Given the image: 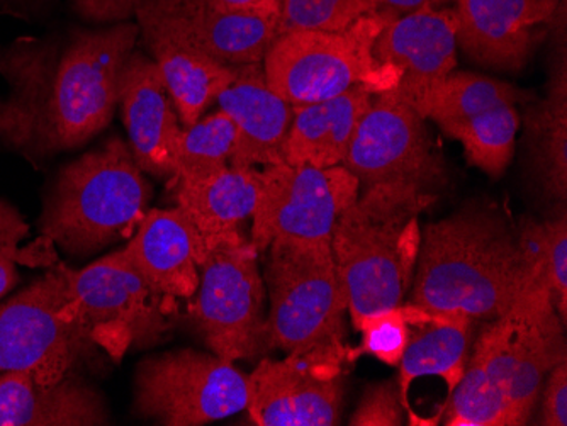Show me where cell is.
<instances>
[{
	"label": "cell",
	"instance_id": "cell-35",
	"mask_svg": "<svg viewBox=\"0 0 567 426\" xmlns=\"http://www.w3.org/2000/svg\"><path fill=\"white\" fill-rule=\"evenodd\" d=\"M404 409L398 381H385L365 391L350 418V425L400 426L404 422Z\"/></svg>",
	"mask_w": 567,
	"mask_h": 426
},
{
	"label": "cell",
	"instance_id": "cell-11",
	"mask_svg": "<svg viewBox=\"0 0 567 426\" xmlns=\"http://www.w3.org/2000/svg\"><path fill=\"white\" fill-rule=\"evenodd\" d=\"M423 121L393 91L375 94L357 126L343 167L364 189L406 184L433 193L444 174Z\"/></svg>",
	"mask_w": 567,
	"mask_h": 426
},
{
	"label": "cell",
	"instance_id": "cell-3",
	"mask_svg": "<svg viewBox=\"0 0 567 426\" xmlns=\"http://www.w3.org/2000/svg\"><path fill=\"white\" fill-rule=\"evenodd\" d=\"M429 190L406 184L365 187L334 222L331 252L353 329L362 318L403 304L415 276L419 215Z\"/></svg>",
	"mask_w": 567,
	"mask_h": 426
},
{
	"label": "cell",
	"instance_id": "cell-4",
	"mask_svg": "<svg viewBox=\"0 0 567 426\" xmlns=\"http://www.w3.org/2000/svg\"><path fill=\"white\" fill-rule=\"evenodd\" d=\"M152 187L120 136L89 149L56 174L44 200L43 233L73 256L132 237L148 212Z\"/></svg>",
	"mask_w": 567,
	"mask_h": 426
},
{
	"label": "cell",
	"instance_id": "cell-37",
	"mask_svg": "<svg viewBox=\"0 0 567 426\" xmlns=\"http://www.w3.org/2000/svg\"><path fill=\"white\" fill-rule=\"evenodd\" d=\"M543 416L540 425H567V361L550 371L543 389Z\"/></svg>",
	"mask_w": 567,
	"mask_h": 426
},
{
	"label": "cell",
	"instance_id": "cell-18",
	"mask_svg": "<svg viewBox=\"0 0 567 426\" xmlns=\"http://www.w3.org/2000/svg\"><path fill=\"white\" fill-rule=\"evenodd\" d=\"M121 252L157 298L196 294L206 241L178 206L148 209Z\"/></svg>",
	"mask_w": 567,
	"mask_h": 426
},
{
	"label": "cell",
	"instance_id": "cell-36",
	"mask_svg": "<svg viewBox=\"0 0 567 426\" xmlns=\"http://www.w3.org/2000/svg\"><path fill=\"white\" fill-rule=\"evenodd\" d=\"M143 0H72V9L82 21L107 27L136 18Z\"/></svg>",
	"mask_w": 567,
	"mask_h": 426
},
{
	"label": "cell",
	"instance_id": "cell-24",
	"mask_svg": "<svg viewBox=\"0 0 567 426\" xmlns=\"http://www.w3.org/2000/svg\"><path fill=\"white\" fill-rule=\"evenodd\" d=\"M374 95L365 85H353L337 97L295 107L284 146L286 164L318 168L343 165L357 126Z\"/></svg>",
	"mask_w": 567,
	"mask_h": 426
},
{
	"label": "cell",
	"instance_id": "cell-28",
	"mask_svg": "<svg viewBox=\"0 0 567 426\" xmlns=\"http://www.w3.org/2000/svg\"><path fill=\"white\" fill-rule=\"evenodd\" d=\"M520 101L522 92L508 82L454 70L411 107L423 120L435 121L444 129L449 124L466 120L480 111L502 104H518Z\"/></svg>",
	"mask_w": 567,
	"mask_h": 426
},
{
	"label": "cell",
	"instance_id": "cell-25",
	"mask_svg": "<svg viewBox=\"0 0 567 426\" xmlns=\"http://www.w3.org/2000/svg\"><path fill=\"white\" fill-rule=\"evenodd\" d=\"M517 333L508 394V426L527 425L550 371L567 361L566 340L556 308H515Z\"/></svg>",
	"mask_w": 567,
	"mask_h": 426
},
{
	"label": "cell",
	"instance_id": "cell-5",
	"mask_svg": "<svg viewBox=\"0 0 567 426\" xmlns=\"http://www.w3.org/2000/svg\"><path fill=\"white\" fill-rule=\"evenodd\" d=\"M385 22L381 15H365L343 31L279 34L262 62L267 82L292 107L328 101L353 85L374 94L391 91L396 73L374 59Z\"/></svg>",
	"mask_w": 567,
	"mask_h": 426
},
{
	"label": "cell",
	"instance_id": "cell-29",
	"mask_svg": "<svg viewBox=\"0 0 567 426\" xmlns=\"http://www.w3.org/2000/svg\"><path fill=\"white\" fill-rule=\"evenodd\" d=\"M518 128L517 104H502L449 124L442 132L461 143L471 165L489 177H502L515 154Z\"/></svg>",
	"mask_w": 567,
	"mask_h": 426
},
{
	"label": "cell",
	"instance_id": "cell-1",
	"mask_svg": "<svg viewBox=\"0 0 567 426\" xmlns=\"http://www.w3.org/2000/svg\"><path fill=\"white\" fill-rule=\"evenodd\" d=\"M140 40L136 22L72 27L16 38L0 48V145L38 165L82 148L117 110L127 56Z\"/></svg>",
	"mask_w": 567,
	"mask_h": 426
},
{
	"label": "cell",
	"instance_id": "cell-38",
	"mask_svg": "<svg viewBox=\"0 0 567 426\" xmlns=\"http://www.w3.org/2000/svg\"><path fill=\"white\" fill-rule=\"evenodd\" d=\"M447 2H454V0H374V9L375 15H381L385 21H393L419 9L444 8Z\"/></svg>",
	"mask_w": 567,
	"mask_h": 426
},
{
	"label": "cell",
	"instance_id": "cell-9",
	"mask_svg": "<svg viewBox=\"0 0 567 426\" xmlns=\"http://www.w3.org/2000/svg\"><path fill=\"white\" fill-rule=\"evenodd\" d=\"M359 194V180L343 165L264 167L250 241L257 252L272 241H331L334 222Z\"/></svg>",
	"mask_w": 567,
	"mask_h": 426
},
{
	"label": "cell",
	"instance_id": "cell-13",
	"mask_svg": "<svg viewBox=\"0 0 567 426\" xmlns=\"http://www.w3.org/2000/svg\"><path fill=\"white\" fill-rule=\"evenodd\" d=\"M65 313L79 324L85 339L116 343L124 349L152 321V299L157 298L127 262L121 250L82 270L66 269Z\"/></svg>",
	"mask_w": 567,
	"mask_h": 426
},
{
	"label": "cell",
	"instance_id": "cell-27",
	"mask_svg": "<svg viewBox=\"0 0 567 426\" xmlns=\"http://www.w3.org/2000/svg\"><path fill=\"white\" fill-rule=\"evenodd\" d=\"M527 154L532 179L547 199L566 205L567 70L566 59L553 72L546 98L528 110Z\"/></svg>",
	"mask_w": 567,
	"mask_h": 426
},
{
	"label": "cell",
	"instance_id": "cell-15",
	"mask_svg": "<svg viewBox=\"0 0 567 426\" xmlns=\"http://www.w3.org/2000/svg\"><path fill=\"white\" fill-rule=\"evenodd\" d=\"M457 46L487 69L517 72L534 55L559 0H454Z\"/></svg>",
	"mask_w": 567,
	"mask_h": 426
},
{
	"label": "cell",
	"instance_id": "cell-33",
	"mask_svg": "<svg viewBox=\"0 0 567 426\" xmlns=\"http://www.w3.org/2000/svg\"><path fill=\"white\" fill-rule=\"evenodd\" d=\"M546 233V269L550 298L560 321L567 318V219L566 209L544 221Z\"/></svg>",
	"mask_w": 567,
	"mask_h": 426
},
{
	"label": "cell",
	"instance_id": "cell-39",
	"mask_svg": "<svg viewBox=\"0 0 567 426\" xmlns=\"http://www.w3.org/2000/svg\"><path fill=\"white\" fill-rule=\"evenodd\" d=\"M226 11L255 12V14L277 15L280 0H209Z\"/></svg>",
	"mask_w": 567,
	"mask_h": 426
},
{
	"label": "cell",
	"instance_id": "cell-8",
	"mask_svg": "<svg viewBox=\"0 0 567 426\" xmlns=\"http://www.w3.org/2000/svg\"><path fill=\"white\" fill-rule=\"evenodd\" d=\"M248 375L235 362L197 350H172L136 368L133 413L164 426H199L247 408Z\"/></svg>",
	"mask_w": 567,
	"mask_h": 426
},
{
	"label": "cell",
	"instance_id": "cell-2",
	"mask_svg": "<svg viewBox=\"0 0 567 426\" xmlns=\"http://www.w3.org/2000/svg\"><path fill=\"white\" fill-rule=\"evenodd\" d=\"M411 288L416 306L473 320L493 321L518 306L553 304L528 295L517 235L493 206H467L429 225Z\"/></svg>",
	"mask_w": 567,
	"mask_h": 426
},
{
	"label": "cell",
	"instance_id": "cell-19",
	"mask_svg": "<svg viewBox=\"0 0 567 426\" xmlns=\"http://www.w3.org/2000/svg\"><path fill=\"white\" fill-rule=\"evenodd\" d=\"M216 101L235 124L231 167H269L286 162L284 146L295 107L270 87L262 63L235 66L234 81Z\"/></svg>",
	"mask_w": 567,
	"mask_h": 426
},
{
	"label": "cell",
	"instance_id": "cell-34",
	"mask_svg": "<svg viewBox=\"0 0 567 426\" xmlns=\"http://www.w3.org/2000/svg\"><path fill=\"white\" fill-rule=\"evenodd\" d=\"M30 235V227L16 206L0 197V299L18 285L19 245Z\"/></svg>",
	"mask_w": 567,
	"mask_h": 426
},
{
	"label": "cell",
	"instance_id": "cell-6",
	"mask_svg": "<svg viewBox=\"0 0 567 426\" xmlns=\"http://www.w3.org/2000/svg\"><path fill=\"white\" fill-rule=\"evenodd\" d=\"M267 250L266 345L288 354L340 345L347 298L331 241H272Z\"/></svg>",
	"mask_w": 567,
	"mask_h": 426
},
{
	"label": "cell",
	"instance_id": "cell-10",
	"mask_svg": "<svg viewBox=\"0 0 567 426\" xmlns=\"http://www.w3.org/2000/svg\"><path fill=\"white\" fill-rule=\"evenodd\" d=\"M63 266L0 304V374L28 372L38 383L69 374L85 336L65 313Z\"/></svg>",
	"mask_w": 567,
	"mask_h": 426
},
{
	"label": "cell",
	"instance_id": "cell-16",
	"mask_svg": "<svg viewBox=\"0 0 567 426\" xmlns=\"http://www.w3.org/2000/svg\"><path fill=\"white\" fill-rule=\"evenodd\" d=\"M117 107L136 165L153 177L172 179L175 148L184 126L157 63L138 50L124 63Z\"/></svg>",
	"mask_w": 567,
	"mask_h": 426
},
{
	"label": "cell",
	"instance_id": "cell-23",
	"mask_svg": "<svg viewBox=\"0 0 567 426\" xmlns=\"http://www.w3.org/2000/svg\"><path fill=\"white\" fill-rule=\"evenodd\" d=\"M410 340L400 362L401 401L408 405V391L420 377H441L449 394L457 386L470 361L473 318L445 311L425 310L416 304H404Z\"/></svg>",
	"mask_w": 567,
	"mask_h": 426
},
{
	"label": "cell",
	"instance_id": "cell-31",
	"mask_svg": "<svg viewBox=\"0 0 567 426\" xmlns=\"http://www.w3.org/2000/svg\"><path fill=\"white\" fill-rule=\"evenodd\" d=\"M365 15H375L374 0H280L279 34L343 31Z\"/></svg>",
	"mask_w": 567,
	"mask_h": 426
},
{
	"label": "cell",
	"instance_id": "cell-21",
	"mask_svg": "<svg viewBox=\"0 0 567 426\" xmlns=\"http://www.w3.org/2000/svg\"><path fill=\"white\" fill-rule=\"evenodd\" d=\"M136 24L150 59L157 63L171 92L181 123L184 128L193 126L234 81L237 65L213 59L143 9L136 11Z\"/></svg>",
	"mask_w": 567,
	"mask_h": 426
},
{
	"label": "cell",
	"instance_id": "cell-7",
	"mask_svg": "<svg viewBox=\"0 0 567 426\" xmlns=\"http://www.w3.org/2000/svg\"><path fill=\"white\" fill-rule=\"evenodd\" d=\"M189 318L213 354L229 362L266 345V285L257 248L240 231L208 238Z\"/></svg>",
	"mask_w": 567,
	"mask_h": 426
},
{
	"label": "cell",
	"instance_id": "cell-14",
	"mask_svg": "<svg viewBox=\"0 0 567 426\" xmlns=\"http://www.w3.org/2000/svg\"><path fill=\"white\" fill-rule=\"evenodd\" d=\"M374 59L396 73L391 89L415 104L457 65L454 8H423L385 22L374 43Z\"/></svg>",
	"mask_w": 567,
	"mask_h": 426
},
{
	"label": "cell",
	"instance_id": "cell-20",
	"mask_svg": "<svg viewBox=\"0 0 567 426\" xmlns=\"http://www.w3.org/2000/svg\"><path fill=\"white\" fill-rule=\"evenodd\" d=\"M517 314L489 321L477 336L457 386L449 394V426H508V394Z\"/></svg>",
	"mask_w": 567,
	"mask_h": 426
},
{
	"label": "cell",
	"instance_id": "cell-17",
	"mask_svg": "<svg viewBox=\"0 0 567 426\" xmlns=\"http://www.w3.org/2000/svg\"><path fill=\"white\" fill-rule=\"evenodd\" d=\"M138 9L226 65L262 63L279 37L277 15L226 11L209 0H143Z\"/></svg>",
	"mask_w": 567,
	"mask_h": 426
},
{
	"label": "cell",
	"instance_id": "cell-26",
	"mask_svg": "<svg viewBox=\"0 0 567 426\" xmlns=\"http://www.w3.org/2000/svg\"><path fill=\"white\" fill-rule=\"evenodd\" d=\"M175 202L204 240L237 233L251 218L260 189L259 168L228 167L208 177L177 179Z\"/></svg>",
	"mask_w": 567,
	"mask_h": 426
},
{
	"label": "cell",
	"instance_id": "cell-22",
	"mask_svg": "<svg viewBox=\"0 0 567 426\" xmlns=\"http://www.w3.org/2000/svg\"><path fill=\"white\" fill-rule=\"evenodd\" d=\"M101 394L66 374L59 383H38L28 372L0 374V426L107 425Z\"/></svg>",
	"mask_w": 567,
	"mask_h": 426
},
{
	"label": "cell",
	"instance_id": "cell-32",
	"mask_svg": "<svg viewBox=\"0 0 567 426\" xmlns=\"http://www.w3.org/2000/svg\"><path fill=\"white\" fill-rule=\"evenodd\" d=\"M355 330L362 335V354L372 355L388 365H400L410 340L404 304L368 314L357 323Z\"/></svg>",
	"mask_w": 567,
	"mask_h": 426
},
{
	"label": "cell",
	"instance_id": "cell-30",
	"mask_svg": "<svg viewBox=\"0 0 567 426\" xmlns=\"http://www.w3.org/2000/svg\"><path fill=\"white\" fill-rule=\"evenodd\" d=\"M235 148V124L221 110L187 126L178 136L172 180L208 177L228 167Z\"/></svg>",
	"mask_w": 567,
	"mask_h": 426
},
{
	"label": "cell",
	"instance_id": "cell-12",
	"mask_svg": "<svg viewBox=\"0 0 567 426\" xmlns=\"http://www.w3.org/2000/svg\"><path fill=\"white\" fill-rule=\"evenodd\" d=\"M340 345L264 359L248 375L247 412L259 426H334L342 418Z\"/></svg>",
	"mask_w": 567,
	"mask_h": 426
}]
</instances>
